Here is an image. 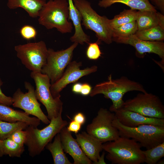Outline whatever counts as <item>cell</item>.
<instances>
[{
	"mask_svg": "<svg viewBox=\"0 0 164 164\" xmlns=\"http://www.w3.org/2000/svg\"><path fill=\"white\" fill-rule=\"evenodd\" d=\"M0 120L8 122H25L29 125L37 127L40 120L36 117H30L24 111L15 110L5 105L0 104Z\"/></svg>",
	"mask_w": 164,
	"mask_h": 164,
	"instance_id": "19",
	"label": "cell"
},
{
	"mask_svg": "<svg viewBox=\"0 0 164 164\" xmlns=\"http://www.w3.org/2000/svg\"><path fill=\"white\" fill-rule=\"evenodd\" d=\"M29 125L27 123L23 121L10 122L0 120V140L3 141L9 138L17 130H25Z\"/></svg>",
	"mask_w": 164,
	"mask_h": 164,
	"instance_id": "26",
	"label": "cell"
},
{
	"mask_svg": "<svg viewBox=\"0 0 164 164\" xmlns=\"http://www.w3.org/2000/svg\"><path fill=\"white\" fill-rule=\"evenodd\" d=\"M157 163L158 164H164V160H159L158 161Z\"/></svg>",
	"mask_w": 164,
	"mask_h": 164,
	"instance_id": "41",
	"label": "cell"
},
{
	"mask_svg": "<svg viewBox=\"0 0 164 164\" xmlns=\"http://www.w3.org/2000/svg\"><path fill=\"white\" fill-rule=\"evenodd\" d=\"M51 153L54 164H72L64 153L60 133L55 136L53 141L48 143L45 147Z\"/></svg>",
	"mask_w": 164,
	"mask_h": 164,
	"instance_id": "23",
	"label": "cell"
},
{
	"mask_svg": "<svg viewBox=\"0 0 164 164\" xmlns=\"http://www.w3.org/2000/svg\"><path fill=\"white\" fill-rule=\"evenodd\" d=\"M4 155L10 157H20L24 151V146L20 145L9 138L2 141Z\"/></svg>",
	"mask_w": 164,
	"mask_h": 164,
	"instance_id": "28",
	"label": "cell"
},
{
	"mask_svg": "<svg viewBox=\"0 0 164 164\" xmlns=\"http://www.w3.org/2000/svg\"><path fill=\"white\" fill-rule=\"evenodd\" d=\"M61 142L64 152L73 158L74 164H91L92 161L84 152L76 141L72 136L71 132L66 127L60 133Z\"/></svg>",
	"mask_w": 164,
	"mask_h": 164,
	"instance_id": "16",
	"label": "cell"
},
{
	"mask_svg": "<svg viewBox=\"0 0 164 164\" xmlns=\"http://www.w3.org/2000/svg\"><path fill=\"white\" fill-rule=\"evenodd\" d=\"M138 11L130 9H124L119 14L115 15L111 19H108L109 26L112 29L124 24L136 21Z\"/></svg>",
	"mask_w": 164,
	"mask_h": 164,
	"instance_id": "24",
	"label": "cell"
},
{
	"mask_svg": "<svg viewBox=\"0 0 164 164\" xmlns=\"http://www.w3.org/2000/svg\"><path fill=\"white\" fill-rule=\"evenodd\" d=\"M98 42L89 43L87 49V58L91 60H96L101 56V53L98 46Z\"/></svg>",
	"mask_w": 164,
	"mask_h": 164,
	"instance_id": "30",
	"label": "cell"
},
{
	"mask_svg": "<svg viewBox=\"0 0 164 164\" xmlns=\"http://www.w3.org/2000/svg\"><path fill=\"white\" fill-rule=\"evenodd\" d=\"M50 121L48 125L42 129L29 125L25 129L27 136L25 144L27 147L30 156L34 157L39 155L54 137L68 124L62 119V114Z\"/></svg>",
	"mask_w": 164,
	"mask_h": 164,
	"instance_id": "4",
	"label": "cell"
},
{
	"mask_svg": "<svg viewBox=\"0 0 164 164\" xmlns=\"http://www.w3.org/2000/svg\"><path fill=\"white\" fill-rule=\"evenodd\" d=\"M114 113L101 108L97 116L86 127L87 132L102 143L114 141L120 136L118 129L112 125Z\"/></svg>",
	"mask_w": 164,
	"mask_h": 164,
	"instance_id": "9",
	"label": "cell"
},
{
	"mask_svg": "<svg viewBox=\"0 0 164 164\" xmlns=\"http://www.w3.org/2000/svg\"><path fill=\"white\" fill-rule=\"evenodd\" d=\"M116 3L124 4L134 10L157 12L155 8L149 0H100L98 5L100 7L106 8Z\"/></svg>",
	"mask_w": 164,
	"mask_h": 164,
	"instance_id": "22",
	"label": "cell"
},
{
	"mask_svg": "<svg viewBox=\"0 0 164 164\" xmlns=\"http://www.w3.org/2000/svg\"><path fill=\"white\" fill-rule=\"evenodd\" d=\"M113 112L118 121L128 127H135L144 124L164 126V119L146 117L123 107Z\"/></svg>",
	"mask_w": 164,
	"mask_h": 164,
	"instance_id": "15",
	"label": "cell"
},
{
	"mask_svg": "<svg viewBox=\"0 0 164 164\" xmlns=\"http://www.w3.org/2000/svg\"><path fill=\"white\" fill-rule=\"evenodd\" d=\"M46 0H7V6L10 9H23L33 18L38 17Z\"/></svg>",
	"mask_w": 164,
	"mask_h": 164,
	"instance_id": "21",
	"label": "cell"
},
{
	"mask_svg": "<svg viewBox=\"0 0 164 164\" xmlns=\"http://www.w3.org/2000/svg\"><path fill=\"white\" fill-rule=\"evenodd\" d=\"M69 17L67 0H49L41 9L38 20L47 29L56 28L62 34L70 33L73 25Z\"/></svg>",
	"mask_w": 164,
	"mask_h": 164,
	"instance_id": "3",
	"label": "cell"
},
{
	"mask_svg": "<svg viewBox=\"0 0 164 164\" xmlns=\"http://www.w3.org/2000/svg\"><path fill=\"white\" fill-rule=\"evenodd\" d=\"M155 6L160 10L162 14L164 13V0H149Z\"/></svg>",
	"mask_w": 164,
	"mask_h": 164,
	"instance_id": "36",
	"label": "cell"
},
{
	"mask_svg": "<svg viewBox=\"0 0 164 164\" xmlns=\"http://www.w3.org/2000/svg\"><path fill=\"white\" fill-rule=\"evenodd\" d=\"M92 89L91 86L87 83L82 84L80 94L83 96L89 95Z\"/></svg>",
	"mask_w": 164,
	"mask_h": 164,
	"instance_id": "35",
	"label": "cell"
},
{
	"mask_svg": "<svg viewBox=\"0 0 164 164\" xmlns=\"http://www.w3.org/2000/svg\"><path fill=\"white\" fill-rule=\"evenodd\" d=\"M17 57L27 69L33 72H41L46 62L48 49L43 41L15 46Z\"/></svg>",
	"mask_w": 164,
	"mask_h": 164,
	"instance_id": "7",
	"label": "cell"
},
{
	"mask_svg": "<svg viewBox=\"0 0 164 164\" xmlns=\"http://www.w3.org/2000/svg\"><path fill=\"white\" fill-rule=\"evenodd\" d=\"M82 85V84L80 83H75L72 87V91L76 94H80Z\"/></svg>",
	"mask_w": 164,
	"mask_h": 164,
	"instance_id": "38",
	"label": "cell"
},
{
	"mask_svg": "<svg viewBox=\"0 0 164 164\" xmlns=\"http://www.w3.org/2000/svg\"><path fill=\"white\" fill-rule=\"evenodd\" d=\"M136 21L138 30H143L158 26L164 29V16L157 12L138 11Z\"/></svg>",
	"mask_w": 164,
	"mask_h": 164,
	"instance_id": "20",
	"label": "cell"
},
{
	"mask_svg": "<svg viewBox=\"0 0 164 164\" xmlns=\"http://www.w3.org/2000/svg\"><path fill=\"white\" fill-rule=\"evenodd\" d=\"M122 107L146 117L164 119V106L160 99L147 92L124 101Z\"/></svg>",
	"mask_w": 164,
	"mask_h": 164,
	"instance_id": "10",
	"label": "cell"
},
{
	"mask_svg": "<svg viewBox=\"0 0 164 164\" xmlns=\"http://www.w3.org/2000/svg\"><path fill=\"white\" fill-rule=\"evenodd\" d=\"M73 1L74 5L81 14L82 25L86 29L94 32L99 41H103L108 44L112 43V29L108 24V19L105 16L99 15L88 1Z\"/></svg>",
	"mask_w": 164,
	"mask_h": 164,
	"instance_id": "6",
	"label": "cell"
},
{
	"mask_svg": "<svg viewBox=\"0 0 164 164\" xmlns=\"http://www.w3.org/2000/svg\"><path fill=\"white\" fill-rule=\"evenodd\" d=\"M69 5V19L71 20L74 28V32L70 38V41L73 43L83 45L84 43H90V36L86 34L82 27L81 14L76 8L73 0H67Z\"/></svg>",
	"mask_w": 164,
	"mask_h": 164,
	"instance_id": "18",
	"label": "cell"
},
{
	"mask_svg": "<svg viewBox=\"0 0 164 164\" xmlns=\"http://www.w3.org/2000/svg\"><path fill=\"white\" fill-rule=\"evenodd\" d=\"M31 77L36 85L35 93L36 97L45 107L50 120L62 114L63 103L60 98H54L50 91V80L46 75L41 72H31Z\"/></svg>",
	"mask_w": 164,
	"mask_h": 164,
	"instance_id": "8",
	"label": "cell"
},
{
	"mask_svg": "<svg viewBox=\"0 0 164 164\" xmlns=\"http://www.w3.org/2000/svg\"><path fill=\"white\" fill-rule=\"evenodd\" d=\"M78 44L73 43L66 49L57 51L48 49L46 62L41 73L49 77L51 84L62 76L65 68L71 61L73 51Z\"/></svg>",
	"mask_w": 164,
	"mask_h": 164,
	"instance_id": "11",
	"label": "cell"
},
{
	"mask_svg": "<svg viewBox=\"0 0 164 164\" xmlns=\"http://www.w3.org/2000/svg\"><path fill=\"white\" fill-rule=\"evenodd\" d=\"M81 62L71 61L67 66L61 77L51 84L50 89L54 98H60V93L68 84L77 82L81 77L97 71V67L93 65L81 69Z\"/></svg>",
	"mask_w": 164,
	"mask_h": 164,
	"instance_id": "13",
	"label": "cell"
},
{
	"mask_svg": "<svg viewBox=\"0 0 164 164\" xmlns=\"http://www.w3.org/2000/svg\"><path fill=\"white\" fill-rule=\"evenodd\" d=\"M113 41L117 43L130 45L135 49L138 56H143L146 53H154L158 55L164 61V43L162 41H150L141 40L135 34L125 37L112 38Z\"/></svg>",
	"mask_w": 164,
	"mask_h": 164,
	"instance_id": "14",
	"label": "cell"
},
{
	"mask_svg": "<svg viewBox=\"0 0 164 164\" xmlns=\"http://www.w3.org/2000/svg\"><path fill=\"white\" fill-rule=\"evenodd\" d=\"M139 143L134 140L120 136L116 139L102 144L108 152L106 158L114 164H140L144 156Z\"/></svg>",
	"mask_w": 164,
	"mask_h": 164,
	"instance_id": "2",
	"label": "cell"
},
{
	"mask_svg": "<svg viewBox=\"0 0 164 164\" xmlns=\"http://www.w3.org/2000/svg\"><path fill=\"white\" fill-rule=\"evenodd\" d=\"M27 136V133L26 130L18 129L14 131L9 138L17 143L24 146Z\"/></svg>",
	"mask_w": 164,
	"mask_h": 164,
	"instance_id": "32",
	"label": "cell"
},
{
	"mask_svg": "<svg viewBox=\"0 0 164 164\" xmlns=\"http://www.w3.org/2000/svg\"><path fill=\"white\" fill-rule=\"evenodd\" d=\"M73 120L82 125L85 123L86 118L82 113L79 112L74 116Z\"/></svg>",
	"mask_w": 164,
	"mask_h": 164,
	"instance_id": "37",
	"label": "cell"
},
{
	"mask_svg": "<svg viewBox=\"0 0 164 164\" xmlns=\"http://www.w3.org/2000/svg\"><path fill=\"white\" fill-rule=\"evenodd\" d=\"M24 86L27 92L24 93L20 89L18 88L13 94L12 105L23 110L29 115L34 116L44 123L48 124L50 121L40 108L41 105L36 97L34 87L27 81L25 82Z\"/></svg>",
	"mask_w": 164,
	"mask_h": 164,
	"instance_id": "12",
	"label": "cell"
},
{
	"mask_svg": "<svg viewBox=\"0 0 164 164\" xmlns=\"http://www.w3.org/2000/svg\"><path fill=\"white\" fill-rule=\"evenodd\" d=\"M144 162L148 164H155L164 156V142L146 150L143 151Z\"/></svg>",
	"mask_w": 164,
	"mask_h": 164,
	"instance_id": "27",
	"label": "cell"
},
{
	"mask_svg": "<svg viewBox=\"0 0 164 164\" xmlns=\"http://www.w3.org/2000/svg\"><path fill=\"white\" fill-rule=\"evenodd\" d=\"M76 136L77 141L85 155L97 164L100 157V152L103 150V143L85 132L78 133Z\"/></svg>",
	"mask_w": 164,
	"mask_h": 164,
	"instance_id": "17",
	"label": "cell"
},
{
	"mask_svg": "<svg viewBox=\"0 0 164 164\" xmlns=\"http://www.w3.org/2000/svg\"><path fill=\"white\" fill-rule=\"evenodd\" d=\"M81 126L80 124L73 120L70 122L67 128L69 131L76 134L80 130Z\"/></svg>",
	"mask_w": 164,
	"mask_h": 164,
	"instance_id": "34",
	"label": "cell"
},
{
	"mask_svg": "<svg viewBox=\"0 0 164 164\" xmlns=\"http://www.w3.org/2000/svg\"><path fill=\"white\" fill-rule=\"evenodd\" d=\"M112 125L118 129L120 136L133 139L146 149L164 142V126L144 124L129 127L121 123L115 116Z\"/></svg>",
	"mask_w": 164,
	"mask_h": 164,
	"instance_id": "5",
	"label": "cell"
},
{
	"mask_svg": "<svg viewBox=\"0 0 164 164\" xmlns=\"http://www.w3.org/2000/svg\"><path fill=\"white\" fill-rule=\"evenodd\" d=\"M137 91L142 93L147 91L140 83L122 76L113 79L110 75L107 81L97 84L92 89L89 95L93 97L98 94H103L104 97L111 99L112 104L109 110L112 112L123 107L124 101L123 97L129 91Z\"/></svg>",
	"mask_w": 164,
	"mask_h": 164,
	"instance_id": "1",
	"label": "cell"
},
{
	"mask_svg": "<svg viewBox=\"0 0 164 164\" xmlns=\"http://www.w3.org/2000/svg\"><path fill=\"white\" fill-rule=\"evenodd\" d=\"M135 34L141 40L162 41L164 40V29L158 26L143 30H137Z\"/></svg>",
	"mask_w": 164,
	"mask_h": 164,
	"instance_id": "25",
	"label": "cell"
},
{
	"mask_svg": "<svg viewBox=\"0 0 164 164\" xmlns=\"http://www.w3.org/2000/svg\"><path fill=\"white\" fill-rule=\"evenodd\" d=\"M4 155L3 151L2 141L0 140V157Z\"/></svg>",
	"mask_w": 164,
	"mask_h": 164,
	"instance_id": "40",
	"label": "cell"
},
{
	"mask_svg": "<svg viewBox=\"0 0 164 164\" xmlns=\"http://www.w3.org/2000/svg\"><path fill=\"white\" fill-rule=\"evenodd\" d=\"M104 153H103L101 156H100L99 158L97 164H106L104 160Z\"/></svg>",
	"mask_w": 164,
	"mask_h": 164,
	"instance_id": "39",
	"label": "cell"
},
{
	"mask_svg": "<svg viewBox=\"0 0 164 164\" xmlns=\"http://www.w3.org/2000/svg\"><path fill=\"white\" fill-rule=\"evenodd\" d=\"M20 33L22 37L27 40L35 39L37 33L35 28L29 25L23 26L20 29Z\"/></svg>",
	"mask_w": 164,
	"mask_h": 164,
	"instance_id": "31",
	"label": "cell"
},
{
	"mask_svg": "<svg viewBox=\"0 0 164 164\" xmlns=\"http://www.w3.org/2000/svg\"><path fill=\"white\" fill-rule=\"evenodd\" d=\"M2 82L0 78V104L10 106L12 105L13 102L12 97L8 96L4 94L1 89Z\"/></svg>",
	"mask_w": 164,
	"mask_h": 164,
	"instance_id": "33",
	"label": "cell"
},
{
	"mask_svg": "<svg viewBox=\"0 0 164 164\" xmlns=\"http://www.w3.org/2000/svg\"><path fill=\"white\" fill-rule=\"evenodd\" d=\"M137 30L136 21L128 23L112 29V38L127 37L135 34Z\"/></svg>",
	"mask_w": 164,
	"mask_h": 164,
	"instance_id": "29",
	"label": "cell"
}]
</instances>
